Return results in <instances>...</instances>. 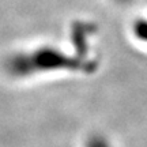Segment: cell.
I'll return each instance as SVG.
<instances>
[{"instance_id":"7a4b0ae2","label":"cell","mask_w":147,"mask_h":147,"mask_svg":"<svg viewBox=\"0 0 147 147\" xmlns=\"http://www.w3.org/2000/svg\"><path fill=\"white\" fill-rule=\"evenodd\" d=\"M89 147H106V146L98 139V140H93V142L89 144Z\"/></svg>"},{"instance_id":"6da1fadb","label":"cell","mask_w":147,"mask_h":147,"mask_svg":"<svg viewBox=\"0 0 147 147\" xmlns=\"http://www.w3.org/2000/svg\"><path fill=\"white\" fill-rule=\"evenodd\" d=\"M89 68L83 59L71 57L57 48L41 47L30 52H19L7 59L5 69L16 78H26L37 74L57 69Z\"/></svg>"}]
</instances>
